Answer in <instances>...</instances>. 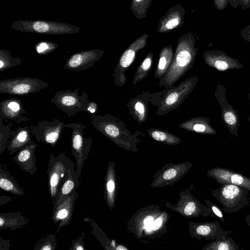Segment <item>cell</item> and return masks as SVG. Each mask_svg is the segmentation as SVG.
Wrapping results in <instances>:
<instances>
[{
  "label": "cell",
  "instance_id": "1",
  "mask_svg": "<svg viewBox=\"0 0 250 250\" xmlns=\"http://www.w3.org/2000/svg\"><path fill=\"white\" fill-rule=\"evenodd\" d=\"M195 44V38L190 33L179 40L170 66L160 80V86L167 90L171 88L192 67L198 51Z\"/></svg>",
  "mask_w": 250,
  "mask_h": 250
},
{
  "label": "cell",
  "instance_id": "2",
  "mask_svg": "<svg viewBox=\"0 0 250 250\" xmlns=\"http://www.w3.org/2000/svg\"><path fill=\"white\" fill-rule=\"evenodd\" d=\"M90 119L93 126L116 146L134 152L138 151L136 143L140 140L131 134L113 115L93 114Z\"/></svg>",
  "mask_w": 250,
  "mask_h": 250
},
{
  "label": "cell",
  "instance_id": "3",
  "mask_svg": "<svg viewBox=\"0 0 250 250\" xmlns=\"http://www.w3.org/2000/svg\"><path fill=\"white\" fill-rule=\"evenodd\" d=\"M249 191L240 186L224 184L220 188L212 189L211 193L222 206L224 211L233 213L250 205Z\"/></svg>",
  "mask_w": 250,
  "mask_h": 250
},
{
  "label": "cell",
  "instance_id": "4",
  "mask_svg": "<svg viewBox=\"0 0 250 250\" xmlns=\"http://www.w3.org/2000/svg\"><path fill=\"white\" fill-rule=\"evenodd\" d=\"M75 168V164L66 155V151L58 156L51 154L47 170L48 192L52 201L65 180L69 171Z\"/></svg>",
  "mask_w": 250,
  "mask_h": 250
},
{
  "label": "cell",
  "instance_id": "5",
  "mask_svg": "<svg viewBox=\"0 0 250 250\" xmlns=\"http://www.w3.org/2000/svg\"><path fill=\"white\" fill-rule=\"evenodd\" d=\"M79 88L73 91L70 89L58 91L50 100L61 111L65 112L68 118L74 116L77 112L86 111L90 102L87 93L82 92L79 95Z\"/></svg>",
  "mask_w": 250,
  "mask_h": 250
},
{
  "label": "cell",
  "instance_id": "6",
  "mask_svg": "<svg viewBox=\"0 0 250 250\" xmlns=\"http://www.w3.org/2000/svg\"><path fill=\"white\" fill-rule=\"evenodd\" d=\"M198 78L192 76L182 82L177 87L166 91L156 112L158 116H163L179 106L193 90Z\"/></svg>",
  "mask_w": 250,
  "mask_h": 250
},
{
  "label": "cell",
  "instance_id": "7",
  "mask_svg": "<svg viewBox=\"0 0 250 250\" xmlns=\"http://www.w3.org/2000/svg\"><path fill=\"white\" fill-rule=\"evenodd\" d=\"M66 127L72 129V154L76 160V171L81 177L84 162L89 156L93 140L90 137H84L83 129L86 126L83 124L71 123H66Z\"/></svg>",
  "mask_w": 250,
  "mask_h": 250
},
{
  "label": "cell",
  "instance_id": "8",
  "mask_svg": "<svg viewBox=\"0 0 250 250\" xmlns=\"http://www.w3.org/2000/svg\"><path fill=\"white\" fill-rule=\"evenodd\" d=\"M48 84L38 78L30 77L0 81V93L24 96L39 92Z\"/></svg>",
  "mask_w": 250,
  "mask_h": 250
},
{
  "label": "cell",
  "instance_id": "9",
  "mask_svg": "<svg viewBox=\"0 0 250 250\" xmlns=\"http://www.w3.org/2000/svg\"><path fill=\"white\" fill-rule=\"evenodd\" d=\"M179 195V200L175 205L166 202V206L187 217H198L200 215L212 217L210 208L196 199L189 190L181 191Z\"/></svg>",
  "mask_w": 250,
  "mask_h": 250
},
{
  "label": "cell",
  "instance_id": "10",
  "mask_svg": "<svg viewBox=\"0 0 250 250\" xmlns=\"http://www.w3.org/2000/svg\"><path fill=\"white\" fill-rule=\"evenodd\" d=\"M65 127L66 124L59 119H53L51 121L44 120L30 126L32 134L38 141L49 144L52 147L60 139Z\"/></svg>",
  "mask_w": 250,
  "mask_h": 250
},
{
  "label": "cell",
  "instance_id": "11",
  "mask_svg": "<svg viewBox=\"0 0 250 250\" xmlns=\"http://www.w3.org/2000/svg\"><path fill=\"white\" fill-rule=\"evenodd\" d=\"M147 37V34L143 35L130 44L124 52L114 70V84L122 86L125 84L126 81L125 71L134 61L139 50L146 45Z\"/></svg>",
  "mask_w": 250,
  "mask_h": 250
},
{
  "label": "cell",
  "instance_id": "12",
  "mask_svg": "<svg viewBox=\"0 0 250 250\" xmlns=\"http://www.w3.org/2000/svg\"><path fill=\"white\" fill-rule=\"evenodd\" d=\"M192 166V164L189 162L167 164L155 174L150 187L153 188H161L168 185L171 187L181 180Z\"/></svg>",
  "mask_w": 250,
  "mask_h": 250
},
{
  "label": "cell",
  "instance_id": "13",
  "mask_svg": "<svg viewBox=\"0 0 250 250\" xmlns=\"http://www.w3.org/2000/svg\"><path fill=\"white\" fill-rule=\"evenodd\" d=\"M227 89L221 84H217L214 91L215 97L221 108V117L229 131L239 138L238 133L240 125L238 111L229 103L226 98Z\"/></svg>",
  "mask_w": 250,
  "mask_h": 250
},
{
  "label": "cell",
  "instance_id": "14",
  "mask_svg": "<svg viewBox=\"0 0 250 250\" xmlns=\"http://www.w3.org/2000/svg\"><path fill=\"white\" fill-rule=\"evenodd\" d=\"M163 212L158 206L144 207L133 215L127 223V228L138 239H140L143 232L152 225Z\"/></svg>",
  "mask_w": 250,
  "mask_h": 250
},
{
  "label": "cell",
  "instance_id": "15",
  "mask_svg": "<svg viewBox=\"0 0 250 250\" xmlns=\"http://www.w3.org/2000/svg\"><path fill=\"white\" fill-rule=\"evenodd\" d=\"M78 197V191L75 189L60 203L53 206L51 219L54 224H59L56 233L70 224Z\"/></svg>",
  "mask_w": 250,
  "mask_h": 250
},
{
  "label": "cell",
  "instance_id": "16",
  "mask_svg": "<svg viewBox=\"0 0 250 250\" xmlns=\"http://www.w3.org/2000/svg\"><path fill=\"white\" fill-rule=\"evenodd\" d=\"M189 232L192 238L198 240H214L221 239L232 232L223 229L217 221L210 222H188Z\"/></svg>",
  "mask_w": 250,
  "mask_h": 250
},
{
  "label": "cell",
  "instance_id": "17",
  "mask_svg": "<svg viewBox=\"0 0 250 250\" xmlns=\"http://www.w3.org/2000/svg\"><path fill=\"white\" fill-rule=\"evenodd\" d=\"M203 58L206 64L219 71L229 69H241L243 64L236 58L229 56L226 52L218 50L211 49L204 52Z\"/></svg>",
  "mask_w": 250,
  "mask_h": 250
},
{
  "label": "cell",
  "instance_id": "18",
  "mask_svg": "<svg viewBox=\"0 0 250 250\" xmlns=\"http://www.w3.org/2000/svg\"><path fill=\"white\" fill-rule=\"evenodd\" d=\"M104 53L103 50L94 49L74 54L66 61L64 69L76 71L88 69L101 59Z\"/></svg>",
  "mask_w": 250,
  "mask_h": 250
},
{
  "label": "cell",
  "instance_id": "19",
  "mask_svg": "<svg viewBox=\"0 0 250 250\" xmlns=\"http://www.w3.org/2000/svg\"><path fill=\"white\" fill-rule=\"evenodd\" d=\"M207 174L221 185L231 184L247 189L250 191V178L226 168L213 167L208 170Z\"/></svg>",
  "mask_w": 250,
  "mask_h": 250
},
{
  "label": "cell",
  "instance_id": "20",
  "mask_svg": "<svg viewBox=\"0 0 250 250\" xmlns=\"http://www.w3.org/2000/svg\"><path fill=\"white\" fill-rule=\"evenodd\" d=\"M26 114L23 104L19 98L5 99L0 102V116L3 119L13 120L19 124L29 121L25 116Z\"/></svg>",
  "mask_w": 250,
  "mask_h": 250
},
{
  "label": "cell",
  "instance_id": "21",
  "mask_svg": "<svg viewBox=\"0 0 250 250\" xmlns=\"http://www.w3.org/2000/svg\"><path fill=\"white\" fill-rule=\"evenodd\" d=\"M37 146V144L31 141L11 159L17 163L20 169L31 175H33L37 169L35 154Z\"/></svg>",
  "mask_w": 250,
  "mask_h": 250
},
{
  "label": "cell",
  "instance_id": "22",
  "mask_svg": "<svg viewBox=\"0 0 250 250\" xmlns=\"http://www.w3.org/2000/svg\"><path fill=\"white\" fill-rule=\"evenodd\" d=\"M31 134L28 126H19L16 130L12 131L6 148L9 154L13 155L32 141Z\"/></svg>",
  "mask_w": 250,
  "mask_h": 250
},
{
  "label": "cell",
  "instance_id": "23",
  "mask_svg": "<svg viewBox=\"0 0 250 250\" xmlns=\"http://www.w3.org/2000/svg\"><path fill=\"white\" fill-rule=\"evenodd\" d=\"M104 196L108 208L112 210L114 207L116 196V176L115 164L111 161L108 165L104 179Z\"/></svg>",
  "mask_w": 250,
  "mask_h": 250
},
{
  "label": "cell",
  "instance_id": "24",
  "mask_svg": "<svg viewBox=\"0 0 250 250\" xmlns=\"http://www.w3.org/2000/svg\"><path fill=\"white\" fill-rule=\"evenodd\" d=\"M178 126L189 131L202 134L216 135V131L210 125V119L205 117L190 119L180 123Z\"/></svg>",
  "mask_w": 250,
  "mask_h": 250
},
{
  "label": "cell",
  "instance_id": "25",
  "mask_svg": "<svg viewBox=\"0 0 250 250\" xmlns=\"http://www.w3.org/2000/svg\"><path fill=\"white\" fill-rule=\"evenodd\" d=\"M80 178L75 168L69 171L65 180L58 190L55 198L52 201L53 206L60 203L74 190L78 188L80 184Z\"/></svg>",
  "mask_w": 250,
  "mask_h": 250
},
{
  "label": "cell",
  "instance_id": "26",
  "mask_svg": "<svg viewBox=\"0 0 250 250\" xmlns=\"http://www.w3.org/2000/svg\"><path fill=\"white\" fill-rule=\"evenodd\" d=\"M28 219L23 216L21 212H4L0 213V229L16 230L27 225Z\"/></svg>",
  "mask_w": 250,
  "mask_h": 250
},
{
  "label": "cell",
  "instance_id": "27",
  "mask_svg": "<svg viewBox=\"0 0 250 250\" xmlns=\"http://www.w3.org/2000/svg\"><path fill=\"white\" fill-rule=\"evenodd\" d=\"M0 188L14 195H24L23 189L20 186L9 171L2 165L0 167Z\"/></svg>",
  "mask_w": 250,
  "mask_h": 250
},
{
  "label": "cell",
  "instance_id": "28",
  "mask_svg": "<svg viewBox=\"0 0 250 250\" xmlns=\"http://www.w3.org/2000/svg\"><path fill=\"white\" fill-rule=\"evenodd\" d=\"M174 56L171 46L164 47L159 54L158 63L154 71V77L160 80L167 71Z\"/></svg>",
  "mask_w": 250,
  "mask_h": 250
},
{
  "label": "cell",
  "instance_id": "29",
  "mask_svg": "<svg viewBox=\"0 0 250 250\" xmlns=\"http://www.w3.org/2000/svg\"><path fill=\"white\" fill-rule=\"evenodd\" d=\"M83 221L91 226L92 234L97 239L104 249L116 250L118 245L116 246L114 242H112V241L108 239L103 230L91 218L84 217Z\"/></svg>",
  "mask_w": 250,
  "mask_h": 250
},
{
  "label": "cell",
  "instance_id": "30",
  "mask_svg": "<svg viewBox=\"0 0 250 250\" xmlns=\"http://www.w3.org/2000/svg\"><path fill=\"white\" fill-rule=\"evenodd\" d=\"M147 133L154 140L167 145L176 146L182 142L179 137L167 131L152 128Z\"/></svg>",
  "mask_w": 250,
  "mask_h": 250
},
{
  "label": "cell",
  "instance_id": "31",
  "mask_svg": "<svg viewBox=\"0 0 250 250\" xmlns=\"http://www.w3.org/2000/svg\"><path fill=\"white\" fill-rule=\"evenodd\" d=\"M239 246L233 238L226 235L221 239L214 240L204 246L203 250H239Z\"/></svg>",
  "mask_w": 250,
  "mask_h": 250
},
{
  "label": "cell",
  "instance_id": "32",
  "mask_svg": "<svg viewBox=\"0 0 250 250\" xmlns=\"http://www.w3.org/2000/svg\"><path fill=\"white\" fill-rule=\"evenodd\" d=\"M168 217V213L164 211L155 219L152 225L143 233L142 237L150 238L151 235L161 234L166 231V226Z\"/></svg>",
  "mask_w": 250,
  "mask_h": 250
},
{
  "label": "cell",
  "instance_id": "33",
  "mask_svg": "<svg viewBox=\"0 0 250 250\" xmlns=\"http://www.w3.org/2000/svg\"><path fill=\"white\" fill-rule=\"evenodd\" d=\"M153 61V54L149 53L141 62L135 74L132 84H136L138 82L144 79L150 71Z\"/></svg>",
  "mask_w": 250,
  "mask_h": 250
},
{
  "label": "cell",
  "instance_id": "34",
  "mask_svg": "<svg viewBox=\"0 0 250 250\" xmlns=\"http://www.w3.org/2000/svg\"><path fill=\"white\" fill-rule=\"evenodd\" d=\"M21 59L13 57L9 51L4 50L0 51V72L20 65L21 63Z\"/></svg>",
  "mask_w": 250,
  "mask_h": 250
},
{
  "label": "cell",
  "instance_id": "35",
  "mask_svg": "<svg viewBox=\"0 0 250 250\" xmlns=\"http://www.w3.org/2000/svg\"><path fill=\"white\" fill-rule=\"evenodd\" d=\"M12 123L9 122L6 125L3 123V118L0 116V154H2L7 148L8 141L12 131L10 128Z\"/></svg>",
  "mask_w": 250,
  "mask_h": 250
},
{
  "label": "cell",
  "instance_id": "36",
  "mask_svg": "<svg viewBox=\"0 0 250 250\" xmlns=\"http://www.w3.org/2000/svg\"><path fill=\"white\" fill-rule=\"evenodd\" d=\"M181 21V16L178 12H171L163 20L159 32L170 30L178 26Z\"/></svg>",
  "mask_w": 250,
  "mask_h": 250
},
{
  "label": "cell",
  "instance_id": "37",
  "mask_svg": "<svg viewBox=\"0 0 250 250\" xmlns=\"http://www.w3.org/2000/svg\"><path fill=\"white\" fill-rule=\"evenodd\" d=\"M57 246L55 234H49L40 239L34 246L33 250H54Z\"/></svg>",
  "mask_w": 250,
  "mask_h": 250
},
{
  "label": "cell",
  "instance_id": "38",
  "mask_svg": "<svg viewBox=\"0 0 250 250\" xmlns=\"http://www.w3.org/2000/svg\"><path fill=\"white\" fill-rule=\"evenodd\" d=\"M131 108L132 115H135L134 118L137 119L140 123H145L147 118V112L146 104L142 101L137 100L133 104Z\"/></svg>",
  "mask_w": 250,
  "mask_h": 250
},
{
  "label": "cell",
  "instance_id": "39",
  "mask_svg": "<svg viewBox=\"0 0 250 250\" xmlns=\"http://www.w3.org/2000/svg\"><path fill=\"white\" fill-rule=\"evenodd\" d=\"M204 201L207 206L210 208L212 213V217H217L220 221L225 222L223 212L220 208L208 199H205Z\"/></svg>",
  "mask_w": 250,
  "mask_h": 250
},
{
  "label": "cell",
  "instance_id": "40",
  "mask_svg": "<svg viewBox=\"0 0 250 250\" xmlns=\"http://www.w3.org/2000/svg\"><path fill=\"white\" fill-rule=\"evenodd\" d=\"M84 239V233L83 232H81L78 237L72 241V245L69 248V250H85L86 248L83 242Z\"/></svg>",
  "mask_w": 250,
  "mask_h": 250
},
{
  "label": "cell",
  "instance_id": "41",
  "mask_svg": "<svg viewBox=\"0 0 250 250\" xmlns=\"http://www.w3.org/2000/svg\"><path fill=\"white\" fill-rule=\"evenodd\" d=\"M56 47L55 45H50L47 42H42L36 46V51L40 55H44L52 51Z\"/></svg>",
  "mask_w": 250,
  "mask_h": 250
},
{
  "label": "cell",
  "instance_id": "42",
  "mask_svg": "<svg viewBox=\"0 0 250 250\" xmlns=\"http://www.w3.org/2000/svg\"><path fill=\"white\" fill-rule=\"evenodd\" d=\"M33 28L36 31L44 33L49 30V25L47 23L42 21H36L33 24Z\"/></svg>",
  "mask_w": 250,
  "mask_h": 250
},
{
  "label": "cell",
  "instance_id": "43",
  "mask_svg": "<svg viewBox=\"0 0 250 250\" xmlns=\"http://www.w3.org/2000/svg\"><path fill=\"white\" fill-rule=\"evenodd\" d=\"M213 2L215 7L219 11L224 10L229 3V0H213Z\"/></svg>",
  "mask_w": 250,
  "mask_h": 250
},
{
  "label": "cell",
  "instance_id": "44",
  "mask_svg": "<svg viewBox=\"0 0 250 250\" xmlns=\"http://www.w3.org/2000/svg\"><path fill=\"white\" fill-rule=\"evenodd\" d=\"M241 37L245 41L250 42V24L242 29L240 33Z\"/></svg>",
  "mask_w": 250,
  "mask_h": 250
},
{
  "label": "cell",
  "instance_id": "45",
  "mask_svg": "<svg viewBox=\"0 0 250 250\" xmlns=\"http://www.w3.org/2000/svg\"><path fill=\"white\" fill-rule=\"evenodd\" d=\"M235 3L237 7L240 5L244 11L250 8V0H235Z\"/></svg>",
  "mask_w": 250,
  "mask_h": 250
},
{
  "label": "cell",
  "instance_id": "46",
  "mask_svg": "<svg viewBox=\"0 0 250 250\" xmlns=\"http://www.w3.org/2000/svg\"><path fill=\"white\" fill-rule=\"evenodd\" d=\"M97 104L94 101H90L86 112L92 114H96L97 112Z\"/></svg>",
  "mask_w": 250,
  "mask_h": 250
},
{
  "label": "cell",
  "instance_id": "47",
  "mask_svg": "<svg viewBox=\"0 0 250 250\" xmlns=\"http://www.w3.org/2000/svg\"><path fill=\"white\" fill-rule=\"evenodd\" d=\"M9 249V240L0 239V250H8Z\"/></svg>",
  "mask_w": 250,
  "mask_h": 250
},
{
  "label": "cell",
  "instance_id": "48",
  "mask_svg": "<svg viewBox=\"0 0 250 250\" xmlns=\"http://www.w3.org/2000/svg\"><path fill=\"white\" fill-rule=\"evenodd\" d=\"M229 3L230 4V6L234 8H236L237 6L235 3V0H229Z\"/></svg>",
  "mask_w": 250,
  "mask_h": 250
},
{
  "label": "cell",
  "instance_id": "49",
  "mask_svg": "<svg viewBox=\"0 0 250 250\" xmlns=\"http://www.w3.org/2000/svg\"><path fill=\"white\" fill-rule=\"evenodd\" d=\"M128 249L124 246L119 245L116 248V250H127Z\"/></svg>",
  "mask_w": 250,
  "mask_h": 250
},
{
  "label": "cell",
  "instance_id": "50",
  "mask_svg": "<svg viewBox=\"0 0 250 250\" xmlns=\"http://www.w3.org/2000/svg\"><path fill=\"white\" fill-rule=\"evenodd\" d=\"M245 221L247 223V224L250 227V214L248 215L246 217H245Z\"/></svg>",
  "mask_w": 250,
  "mask_h": 250
},
{
  "label": "cell",
  "instance_id": "51",
  "mask_svg": "<svg viewBox=\"0 0 250 250\" xmlns=\"http://www.w3.org/2000/svg\"><path fill=\"white\" fill-rule=\"evenodd\" d=\"M248 120H249V125H250V113L249 114V115L248 116Z\"/></svg>",
  "mask_w": 250,
  "mask_h": 250
},
{
  "label": "cell",
  "instance_id": "52",
  "mask_svg": "<svg viewBox=\"0 0 250 250\" xmlns=\"http://www.w3.org/2000/svg\"><path fill=\"white\" fill-rule=\"evenodd\" d=\"M248 99H249V101L250 102V93H249V95H248Z\"/></svg>",
  "mask_w": 250,
  "mask_h": 250
}]
</instances>
